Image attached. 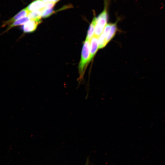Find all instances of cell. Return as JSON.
<instances>
[{
    "instance_id": "obj_1",
    "label": "cell",
    "mask_w": 165,
    "mask_h": 165,
    "mask_svg": "<svg viewBox=\"0 0 165 165\" xmlns=\"http://www.w3.org/2000/svg\"><path fill=\"white\" fill-rule=\"evenodd\" d=\"M90 41L86 39L82 49L81 59L78 65L79 79H82L87 65L90 56Z\"/></svg>"
},
{
    "instance_id": "obj_2",
    "label": "cell",
    "mask_w": 165,
    "mask_h": 165,
    "mask_svg": "<svg viewBox=\"0 0 165 165\" xmlns=\"http://www.w3.org/2000/svg\"><path fill=\"white\" fill-rule=\"evenodd\" d=\"M107 7L106 3L103 10L96 18L94 35L98 37L102 34L107 24L108 15Z\"/></svg>"
},
{
    "instance_id": "obj_3",
    "label": "cell",
    "mask_w": 165,
    "mask_h": 165,
    "mask_svg": "<svg viewBox=\"0 0 165 165\" xmlns=\"http://www.w3.org/2000/svg\"><path fill=\"white\" fill-rule=\"evenodd\" d=\"M116 23L107 24L102 34L108 43L114 36L117 30Z\"/></svg>"
},
{
    "instance_id": "obj_4",
    "label": "cell",
    "mask_w": 165,
    "mask_h": 165,
    "mask_svg": "<svg viewBox=\"0 0 165 165\" xmlns=\"http://www.w3.org/2000/svg\"><path fill=\"white\" fill-rule=\"evenodd\" d=\"M41 19L29 20L21 26V29L24 33H30L35 31L38 26L41 22Z\"/></svg>"
},
{
    "instance_id": "obj_5",
    "label": "cell",
    "mask_w": 165,
    "mask_h": 165,
    "mask_svg": "<svg viewBox=\"0 0 165 165\" xmlns=\"http://www.w3.org/2000/svg\"><path fill=\"white\" fill-rule=\"evenodd\" d=\"M98 37L94 35L90 40V54L87 64L92 60L98 49Z\"/></svg>"
},
{
    "instance_id": "obj_6",
    "label": "cell",
    "mask_w": 165,
    "mask_h": 165,
    "mask_svg": "<svg viewBox=\"0 0 165 165\" xmlns=\"http://www.w3.org/2000/svg\"><path fill=\"white\" fill-rule=\"evenodd\" d=\"M29 12L30 11L26 8L22 9L9 20L4 21L2 26L5 27L7 25H9L12 23L16 20L28 16Z\"/></svg>"
},
{
    "instance_id": "obj_7",
    "label": "cell",
    "mask_w": 165,
    "mask_h": 165,
    "mask_svg": "<svg viewBox=\"0 0 165 165\" xmlns=\"http://www.w3.org/2000/svg\"><path fill=\"white\" fill-rule=\"evenodd\" d=\"M45 5L46 3L42 0H35L30 3L26 8L31 12L42 9L45 7Z\"/></svg>"
},
{
    "instance_id": "obj_8",
    "label": "cell",
    "mask_w": 165,
    "mask_h": 165,
    "mask_svg": "<svg viewBox=\"0 0 165 165\" xmlns=\"http://www.w3.org/2000/svg\"><path fill=\"white\" fill-rule=\"evenodd\" d=\"M96 17L94 16L89 26L86 38L90 41L94 36L95 27L96 23Z\"/></svg>"
},
{
    "instance_id": "obj_9",
    "label": "cell",
    "mask_w": 165,
    "mask_h": 165,
    "mask_svg": "<svg viewBox=\"0 0 165 165\" xmlns=\"http://www.w3.org/2000/svg\"><path fill=\"white\" fill-rule=\"evenodd\" d=\"M43 8L40 10H36L30 12L28 17L30 20L41 19L43 10Z\"/></svg>"
},
{
    "instance_id": "obj_10",
    "label": "cell",
    "mask_w": 165,
    "mask_h": 165,
    "mask_svg": "<svg viewBox=\"0 0 165 165\" xmlns=\"http://www.w3.org/2000/svg\"><path fill=\"white\" fill-rule=\"evenodd\" d=\"M29 20L28 17V16H26L16 20L9 25L6 31H8L13 27L23 25Z\"/></svg>"
},
{
    "instance_id": "obj_11",
    "label": "cell",
    "mask_w": 165,
    "mask_h": 165,
    "mask_svg": "<svg viewBox=\"0 0 165 165\" xmlns=\"http://www.w3.org/2000/svg\"><path fill=\"white\" fill-rule=\"evenodd\" d=\"M55 12V11L51 8H44L43 10L42 15V17L43 18H46L50 16Z\"/></svg>"
},
{
    "instance_id": "obj_12",
    "label": "cell",
    "mask_w": 165,
    "mask_h": 165,
    "mask_svg": "<svg viewBox=\"0 0 165 165\" xmlns=\"http://www.w3.org/2000/svg\"><path fill=\"white\" fill-rule=\"evenodd\" d=\"M108 43L105 36L102 33L98 37V49H101L105 47Z\"/></svg>"
},
{
    "instance_id": "obj_13",
    "label": "cell",
    "mask_w": 165,
    "mask_h": 165,
    "mask_svg": "<svg viewBox=\"0 0 165 165\" xmlns=\"http://www.w3.org/2000/svg\"><path fill=\"white\" fill-rule=\"evenodd\" d=\"M45 3L46 5L44 7L45 8H53L55 6L56 3L53 2H48Z\"/></svg>"
},
{
    "instance_id": "obj_14",
    "label": "cell",
    "mask_w": 165,
    "mask_h": 165,
    "mask_svg": "<svg viewBox=\"0 0 165 165\" xmlns=\"http://www.w3.org/2000/svg\"><path fill=\"white\" fill-rule=\"evenodd\" d=\"M43 2H53L55 3L57 2L60 0H42Z\"/></svg>"
},
{
    "instance_id": "obj_15",
    "label": "cell",
    "mask_w": 165,
    "mask_h": 165,
    "mask_svg": "<svg viewBox=\"0 0 165 165\" xmlns=\"http://www.w3.org/2000/svg\"><path fill=\"white\" fill-rule=\"evenodd\" d=\"M85 165H88V162L87 161Z\"/></svg>"
}]
</instances>
